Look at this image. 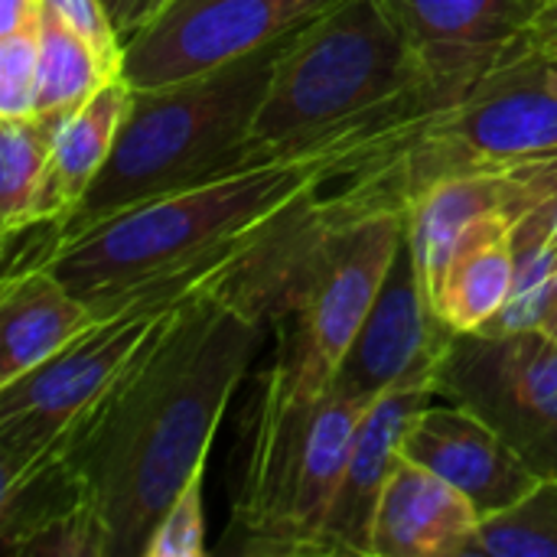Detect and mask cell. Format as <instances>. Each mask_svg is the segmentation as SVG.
<instances>
[{
    "mask_svg": "<svg viewBox=\"0 0 557 557\" xmlns=\"http://www.w3.org/2000/svg\"><path fill=\"white\" fill-rule=\"evenodd\" d=\"M525 219H529L532 225H539V228H542V232H545V235H548V238L557 245V189L548 196V199H542V202L525 215Z\"/></svg>",
    "mask_w": 557,
    "mask_h": 557,
    "instance_id": "29",
    "label": "cell"
},
{
    "mask_svg": "<svg viewBox=\"0 0 557 557\" xmlns=\"http://www.w3.org/2000/svg\"><path fill=\"white\" fill-rule=\"evenodd\" d=\"M287 39L183 82L157 88L131 85V108L114 150L75 215L59 228V248L137 202L261 163L251 124Z\"/></svg>",
    "mask_w": 557,
    "mask_h": 557,
    "instance_id": "4",
    "label": "cell"
},
{
    "mask_svg": "<svg viewBox=\"0 0 557 557\" xmlns=\"http://www.w3.org/2000/svg\"><path fill=\"white\" fill-rule=\"evenodd\" d=\"M480 522L454 483L401 454L375 512L372 557H470Z\"/></svg>",
    "mask_w": 557,
    "mask_h": 557,
    "instance_id": "14",
    "label": "cell"
},
{
    "mask_svg": "<svg viewBox=\"0 0 557 557\" xmlns=\"http://www.w3.org/2000/svg\"><path fill=\"white\" fill-rule=\"evenodd\" d=\"M496 212H512L519 222L529 215V199L516 163L447 173L411 193L405 209V238L414 251L431 300L457 242L480 219Z\"/></svg>",
    "mask_w": 557,
    "mask_h": 557,
    "instance_id": "13",
    "label": "cell"
},
{
    "mask_svg": "<svg viewBox=\"0 0 557 557\" xmlns=\"http://www.w3.org/2000/svg\"><path fill=\"white\" fill-rule=\"evenodd\" d=\"M470 557H557V476H545L516 506L486 516Z\"/></svg>",
    "mask_w": 557,
    "mask_h": 557,
    "instance_id": "21",
    "label": "cell"
},
{
    "mask_svg": "<svg viewBox=\"0 0 557 557\" xmlns=\"http://www.w3.org/2000/svg\"><path fill=\"white\" fill-rule=\"evenodd\" d=\"M516 225L512 212H496L457 242L434 290V307L454 333H483L506 307L516 277Z\"/></svg>",
    "mask_w": 557,
    "mask_h": 557,
    "instance_id": "17",
    "label": "cell"
},
{
    "mask_svg": "<svg viewBox=\"0 0 557 557\" xmlns=\"http://www.w3.org/2000/svg\"><path fill=\"white\" fill-rule=\"evenodd\" d=\"M225 277L160 323L52 460L101 519L111 557H144L163 509L209 463L225 408L261 349L268 323Z\"/></svg>",
    "mask_w": 557,
    "mask_h": 557,
    "instance_id": "1",
    "label": "cell"
},
{
    "mask_svg": "<svg viewBox=\"0 0 557 557\" xmlns=\"http://www.w3.org/2000/svg\"><path fill=\"white\" fill-rule=\"evenodd\" d=\"M434 401H441L434 385H401L372 401V408L359 421L352 454L333 509L326 516L317 557H372V529L382 493L405 454L401 447L411 424Z\"/></svg>",
    "mask_w": 557,
    "mask_h": 557,
    "instance_id": "12",
    "label": "cell"
},
{
    "mask_svg": "<svg viewBox=\"0 0 557 557\" xmlns=\"http://www.w3.org/2000/svg\"><path fill=\"white\" fill-rule=\"evenodd\" d=\"M131 82L117 75L62 121L29 225L52 222L59 232L75 215L114 150L117 131L131 108Z\"/></svg>",
    "mask_w": 557,
    "mask_h": 557,
    "instance_id": "16",
    "label": "cell"
},
{
    "mask_svg": "<svg viewBox=\"0 0 557 557\" xmlns=\"http://www.w3.org/2000/svg\"><path fill=\"white\" fill-rule=\"evenodd\" d=\"M414 46L437 111L460 104L529 42L548 0H385Z\"/></svg>",
    "mask_w": 557,
    "mask_h": 557,
    "instance_id": "9",
    "label": "cell"
},
{
    "mask_svg": "<svg viewBox=\"0 0 557 557\" xmlns=\"http://www.w3.org/2000/svg\"><path fill=\"white\" fill-rule=\"evenodd\" d=\"M516 277L506 307L490 320L483 336H512L539 330L557 281V245L529 219L516 225Z\"/></svg>",
    "mask_w": 557,
    "mask_h": 557,
    "instance_id": "22",
    "label": "cell"
},
{
    "mask_svg": "<svg viewBox=\"0 0 557 557\" xmlns=\"http://www.w3.org/2000/svg\"><path fill=\"white\" fill-rule=\"evenodd\" d=\"M42 3L55 10L75 33H82L114 72L124 75V42L101 0H42Z\"/></svg>",
    "mask_w": 557,
    "mask_h": 557,
    "instance_id": "25",
    "label": "cell"
},
{
    "mask_svg": "<svg viewBox=\"0 0 557 557\" xmlns=\"http://www.w3.org/2000/svg\"><path fill=\"white\" fill-rule=\"evenodd\" d=\"M95 46L75 33L55 10L42 3L39 23V78H36V111L49 117L75 114L101 85L117 78Z\"/></svg>",
    "mask_w": 557,
    "mask_h": 557,
    "instance_id": "19",
    "label": "cell"
},
{
    "mask_svg": "<svg viewBox=\"0 0 557 557\" xmlns=\"http://www.w3.org/2000/svg\"><path fill=\"white\" fill-rule=\"evenodd\" d=\"M437 114L424 65L385 0H339L277 52L251 124L261 160Z\"/></svg>",
    "mask_w": 557,
    "mask_h": 557,
    "instance_id": "3",
    "label": "cell"
},
{
    "mask_svg": "<svg viewBox=\"0 0 557 557\" xmlns=\"http://www.w3.org/2000/svg\"><path fill=\"white\" fill-rule=\"evenodd\" d=\"M405 457L454 483L476 512L496 516L535 490L542 476L463 405H428L405 437Z\"/></svg>",
    "mask_w": 557,
    "mask_h": 557,
    "instance_id": "11",
    "label": "cell"
},
{
    "mask_svg": "<svg viewBox=\"0 0 557 557\" xmlns=\"http://www.w3.org/2000/svg\"><path fill=\"white\" fill-rule=\"evenodd\" d=\"M421 121L349 134L137 202L72 235L52 255L49 268L104 320L150 284L251 245L300 199L408 144Z\"/></svg>",
    "mask_w": 557,
    "mask_h": 557,
    "instance_id": "2",
    "label": "cell"
},
{
    "mask_svg": "<svg viewBox=\"0 0 557 557\" xmlns=\"http://www.w3.org/2000/svg\"><path fill=\"white\" fill-rule=\"evenodd\" d=\"M542 69H545V82L557 91V49H542Z\"/></svg>",
    "mask_w": 557,
    "mask_h": 557,
    "instance_id": "31",
    "label": "cell"
},
{
    "mask_svg": "<svg viewBox=\"0 0 557 557\" xmlns=\"http://www.w3.org/2000/svg\"><path fill=\"white\" fill-rule=\"evenodd\" d=\"M209 467V463H206ZM206 467H199L189 483L173 496L157 525L147 535L144 557H202L206 555V519H202V483Z\"/></svg>",
    "mask_w": 557,
    "mask_h": 557,
    "instance_id": "23",
    "label": "cell"
},
{
    "mask_svg": "<svg viewBox=\"0 0 557 557\" xmlns=\"http://www.w3.org/2000/svg\"><path fill=\"white\" fill-rule=\"evenodd\" d=\"M39 23L0 36V117H26L36 111Z\"/></svg>",
    "mask_w": 557,
    "mask_h": 557,
    "instance_id": "24",
    "label": "cell"
},
{
    "mask_svg": "<svg viewBox=\"0 0 557 557\" xmlns=\"http://www.w3.org/2000/svg\"><path fill=\"white\" fill-rule=\"evenodd\" d=\"M121 42L127 46L144 26H150L173 0H101Z\"/></svg>",
    "mask_w": 557,
    "mask_h": 557,
    "instance_id": "26",
    "label": "cell"
},
{
    "mask_svg": "<svg viewBox=\"0 0 557 557\" xmlns=\"http://www.w3.org/2000/svg\"><path fill=\"white\" fill-rule=\"evenodd\" d=\"M339 0H173L124 46L134 88L183 82L300 33Z\"/></svg>",
    "mask_w": 557,
    "mask_h": 557,
    "instance_id": "8",
    "label": "cell"
},
{
    "mask_svg": "<svg viewBox=\"0 0 557 557\" xmlns=\"http://www.w3.org/2000/svg\"><path fill=\"white\" fill-rule=\"evenodd\" d=\"M372 408V401L349 395L336 385L313 405L304 450L297 463V490H294V555L317 557L320 535L326 525V516L333 509V499L339 493L352 441L359 431L362 414Z\"/></svg>",
    "mask_w": 557,
    "mask_h": 557,
    "instance_id": "18",
    "label": "cell"
},
{
    "mask_svg": "<svg viewBox=\"0 0 557 557\" xmlns=\"http://www.w3.org/2000/svg\"><path fill=\"white\" fill-rule=\"evenodd\" d=\"M98 323L95 310L75 297L55 271L29 268L3 274L0 287V385L39 369L59 349Z\"/></svg>",
    "mask_w": 557,
    "mask_h": 557,
    "instance_id": "15",
    "label": "cell"
},
{
    "mask_svg": "<svg viewBox=\"0 0 557 557\" xmlns=\"http://www.w3.org/2000/svg\"><path fill=\"white\" fill-rule=\"evenodd\" d=\"M542 333H548L552 339H557V281H555V290H552V300H548V310H545V317H542V326H539Z\"/></svg>",
    "mask_w": 557,
    "mask_h": 557,
    "instance_id": "30",
    "label": "cell"
},
{
    "mask_svg": "<svg viewBox=\"0 0 557 557\" xmlns=\"http://www.w3.org/2000/svg\"><path fill=\"white\" fill-rule=\"evenodd\" d=\"M454 336L457 333L437 313L405 238L382 294L336 369L333 385L366 401L401 385H434Z\"/></svg>",
    "mask_w": 557,
    "mask_h": 557,
    "instance_id": "10",
    "label": "cell"
},
{
    "mask_svg": "<svg viewBox=\"0 0 557 557\" xmlns=\"http://www.w3.org/2000/svg\"><path fill=\"white\" fill-rule=\"evenodd\" d=\"M529 42L539 49H557V0H548L539 13V20L532 23Z\"/></svg>",
    "mask_w": 557,
    "mask_h": 557,
    "instance_id": "28",
    "label": "cell"
},
{
    "mask_svg": "<svg viewBox=\"0 0 557 557\" xmlns=\"http://www.w3.org/2000/svg\"><path fill=\"white\" fill-rule=\"evenodd\" d=\"M62 117L26 114L0 117V222L3 232L29 225L33 206L46 183L49 157Z\"/></svg>",
    "mask_w": 557,
    "mask_h": 557,
    "instance_id": "20",
    "label": "cell"
},
{
    "mask_svg": "<svg viewBox=\"0 0 557 557\" xmlns=\"http://www.w3.org/2000/svg\"><path fill=\"white\" fill-rule=\"evenodd\" d=\"M251 245L150 284L127 307L98 320L39 369L0 385V483L13 486L49 467L160 323L196 290L232 274Z\"/></svg>",
    "mask_w": 557,
    "mask_h": 557,
    "instance_id": "5",
    "label": "cell"
},
{
    "mask_svg": "<svg viewBox=\"0 0 557 557\" xmlns=\"http://www.w3.org/2000/svg\"><path fill=\"white\" fill-rule=\"evenodd\" d=\"M434 385L441 401L496 428L535 476H557V339L548 333H457Z\"/></svg>",
    "mask_w": 557,
    "mask_h": 557,
    "instance_id": "7",
    "label": "cell"
},
{
    "mask_svg": "<svg viewBox=\"0 0 557 557\" xmlns=\"http://www.w3.org/2000/svg\"><path fill=\"white\" fill-rule=\"evenodd\" d=\"M39 16H42V0H0V36L39 23Z\"/></svg>",
    "mask_w": 557,
    "mask_h": 557,
    "instance_id": "27",
    "label": "cell"
},
{
    "mask_svg": "<svg viewBox=\"0 0 557 557\" xmlns=\"http://www.w3.org/2000/svg\"><path fill=\"white\" fill-rule=\"evenodd\" d=\"M542 153H557V91L545 82L542 49L525 42L460 104L418 124L401 150L408 199L447 173L512 166Z\"/></svg>",
    "mask_w": 557,
    "mask_h": 557,
    "instance_id": "6",
    "label": "cell"
}]
</instances>
